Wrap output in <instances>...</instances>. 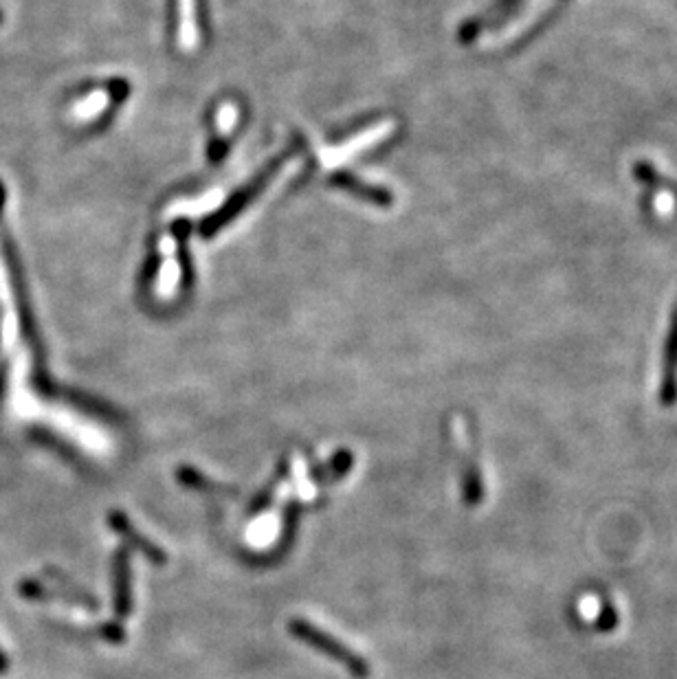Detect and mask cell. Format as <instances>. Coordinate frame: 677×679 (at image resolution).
<instances>
[{"instance_id": "1", "label": "cell", "mask_w": 677, "mask_h": 679, "mask_svg": "<svg viewBox=\"0 0 677 679\" xmlns=\"http://www.w3.org/2000/svg\"><path fill=\"white\" fill-rule=\"evenodd\" d=\"M526 3L528 0H495V3L484 11V14L475 16L473 20L466 22V25L462 27V38L475 40L477 36H482V33L486 31L506 25L508 20H513L517 16V11Z\"/></svg>"}, {"instance_id": "2", "label": "cell", "mask_w": 677, "mask_h": 679, "mask_svg": "<svg viewBox=\"0 0 677 679\" xmlns=\"http://www.w3.org/2000/svg\"><path fill=\"white\" fill-rule=\"evenodd\" d=\"M664 372H662V389L664 398H673L677 389V297L669 315L667 337H664Z\"/></svg>"}, {"instance_id": "3", "label": "cell", "mask_w": 677, "mask_h": 679, "mask_svg": "<svg viewBox=\"0 0 677 679\" xmlns=\"http://www.w3.org/2000/svg\"><path fill=\"white\" fill-rule=\"evenodd\" d=\"M568 3H570V0H552V3L548 5V9L543 11V14L539 16V20L535 22V25H532V27L526 31V36L519 40V44H526V42H530V40H535L543 29L552 25V20L561 14L563 7L568 5Z\"/></svg>"}]
</instances>
